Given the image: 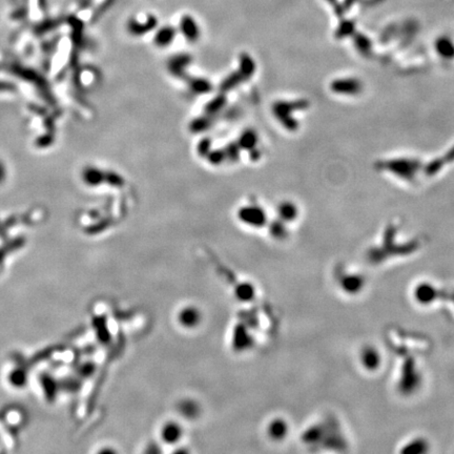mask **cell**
I'll use <instances>...</instances> for the list:
<instances>
[{"label":"cell","mask_w":454,"mask_h":454,"mask_svg":"<svg viewBox=\"0 0 454 454\" xmlns=\"http://www.w3.org/2000/svg\"><path fill=\"white\" fill-rule=\"evenodd\" d=\"M258 141H259V136L256 134V132L254 129L248 128L242 132V134L240 135L238 139V144L240 145L241 148L250 152L251 149L256 147Z\"/></svg>","instance_id":"7c38bea8"},{"label":"cell","mask_w":454,"mask_h":454,"mask_svg":"<svg viewBox=\"0 0 454 454\" xmlns=\"http://www.w3.org/2000/svg\"><path fill=\"white\" fill-rule=\"evenodd\" d=\"M302 107H304V102H301L299 104V103L279 101L273 105L272 112L274 116L277 117V119L280 120L282 125L288 131L292 132L299 127V124L298 121L291 117V114L293 113V111Z\"/></svg>","instance_id":"3957f363"},{"label":"cell","mask_w":454,"mask_h":454,"mask_svg":"<svg viewBox=\"0 0 454 454\" xmlns=\"http://www.w3.org/2000/svg\"><path fill=\"white\" fill-rule=\"evenodd\" d=\"M239 220L251 228H262L267 224V215L263 207L250 204L242 206L238 211Z\"/></svg>","instance_id":"7a4b0ae2"},{"label":"cell","mask_w":454,"mask_h":454,"mask_svg":"<svg viewBox=\"0 0 454 454\" xmlns=\"http://www.w3.org/2000/svg\"><path fill=\"white\" fill-rule=\"evenodd\" d=\"M185 436V430L180 422L176 420H169L161 424L159 437L160 441L164 445L175 447L179 444Z\"/></svg>","instance_id":"277c9868"},{"label":"cell","mask_w":454,"mask_h":454,"mask_svg":"<svg viewBox=\"0 0 454 454\" xmlns=\"http://www.w3.org/2000/svg\"><path fill=\"white\" fill-rule=\"evenodd\" d=\"M203 321V313L196 305H184L176 312V322L178 326L185 330L198 328Z\"/></svg>","instance_id":"6da1fadb"},{"label":"cell","mask_w":454,"mask_h":454,"mask_svg":"<svg viewBox=\"0 0 454 454\" xmlns=\"http://www.w3.org/2000/svg\"><path fill=\"white\" fill-rule=\"evenodd\" d=\"M209 115L207 117H199L196 118L194 120L190 123V129L193 133H201L206 131L210 126V119Z\"/></svg>","instance_id":"ffe728a7"},{"label":"cell","mask_w":454,"mask_h":454,"mask_svg":"<svg viewBox=\"0 0 454 454\" xmlns=\"http://www.w3.org/2000/svg\"><path fill=\"white\" fill-rule=\"evenodd\" d=\"M179 31L189 42H196L200 38V27L196 19L189 15H184L181 18Z\"/></svg>","instance_id":"ba28073f"},{"label":"cell","mask_w":454,"mask_h":454,"mask_svg":"<svg viewBox=\"0 0 454 454\" xmlns=\"http://www.w3.org/2000/svg\"><path fill=\"white\" fill-rule=\"evenodd\" d=\"M254 71H255V63L253 61V59L247 54H242L239 61V72L242 74L245 80H247L248 78H250L253 75Z\"/></svg>","instance_id":"4fadbf2b"},{"label":"cell","mask_w":454,"mask_h":454,"mask_svg":"<svg viewBox=\"0 0 454 454\" xmlns=\"http://www.w3.org/2000/svg\"><path fill=\"white\" fill-rule=\"evenodd\" d=\"M242 81H245L244 77L242 74L238 72H233L230 75H228L221 83V91L222 93H226L230 90H233L234 88L238 87Z\"/></svg>","instance_id":"9a60e30c"},{"label":"cell","mask_w":454,"mask_h":454,"mask_svg":"<svg viewBox=\"0 0 454 454\" xmlns=\"http://www.w3.org/2000/svg\"><path fill=\"white\" fill-rule=\"evenodd\" d=\"M277 213L280 220H282L285 223H289L298 218L299 209L293 202L283 201L278 205Z\"/></svg>","instance_id":"30bf717a"},{"label":"cell","mask_w":454,"mask_h":454,"mask_svg":"<svg viewBox=\"0 0 454 454\" xmlns=\"http://www.w3.org/2000/svg\"><path fill=\"white\" fill-rule=\"evenodd\" d=\"M223 149H224V153L226 156V161L236 162L240 158L242 148L240 147L238 142H231V143L227 144Z\"/></svg>","instance_id":"d6986e66"},{"label":"cell","mask_w":454,"mask_h":454,"mask_svg":"<svg viewBox=\"0 0 454 454\" xmlns=\"http://www.w3.org/2000/svg\"><path fill=\"white\" fill-rule=\"evenodd\" d=\"M189 88L194 94H207L211 91V83L204 78H192L189 80Z\"/></svg>","instance_id":"2e32d148"},{"label":"cell","mask_w":454,"mask_h":454,"mask_svg":"<svg viewBox=\"0 0 454 454\" xmlns=\"http://www.w3.org/2000/svg\"><path fill=\"white\" fill-rule=\"evenodd\" d=\"M285 222H283L282 220H277L273 221L270 223L268 229L270 232V235L272 236L273 239L275 240H283L287 236V228L285 227Z\"/></svg>","instance_id":"e0dca14e"},{"label":"cell","mask_w":454,"mask_h":454,"mask_svg":"<svg viewBox=\"0 0 454 454\" xmlns=\"http://www.w3.org/2000/svg\"><path fill=\"white\" fill-rule=\"evenodd\" d=\"M289 426L288 423L283 419H272L270 420L266 427L265 432L268 439L273 442H281L288 436Z\"/></svg>","instance_id":"8992f818"},{"label":"cell","mask_w":454,"mask_h":454,"mask_svg":"<svg viewBox=\"0 0 454 454\" xmlns=\"http://www.w3.org/2000/svg\"><path fill=\"white\" fill-rule=\"evenodd\" d=\"M176 37V30L171 27H163L155 35V44L159 48L170 46Z\"/></svg>","instance_id":"8fae6325"},{"label":"cell","mask_w":454,"mask_h":454,"mask_svg":"<svg viewBox=\"0 0 454 454\" xmlns=\"http://www.w3.org/2000/svg\"><path fill=\"white\" fill-rule=\"evenodd\" d=\"M437 52L444 58H454V44L448 37H442L436 44Z\"/></svg>","instance_id":"5bb4252c"},{"label":"cell","mask_w":454,"mask_h":454,"mask_svg":"<svg viewBox=\"0 0 454 454\" xmlns=\"http://www.w3.org/2000/svg\"><path fill=\"white\" fill-rule=\"evenodd\" d=\"M225 103H226V99H225V97H224L223 94L215 96L214 98H212V99L206 104L205 112L209 116L213 115L215 113L220 112L224 107Z\"/></svg>","instance_id":"ac0fdd59"},{"label":"cell","mask_w":454,"mask_h":454,"mask_svg":"<svg viewBox=\"0 0 454 454\" xmlns=\"http://www.w3.org/2000/svg\"><path fill=\"white\" fill-rule=\"evenodd\" d=\"M211 149H212V148H211V140H209L208 138H204V139H202V140L199 142L198 147H197V150H198V154H199L200 156H202V157H205V158H206V156L209 154V152H210Z\"/></svg>","instance_id":"7402d4cb"},{"label":"cell","mask_w":454,"mask_h":454,"mask_svg":"<svg viewBox=\"0 0 454 454\" xmlns=\"http://www.w3.org/2000/svg\"><path fill=\"white\" fill-rule=\"evenodd\" d=\"M190 61L191 58L188 55H176L169 59L167 70L174 77L183 78Z\"/></svg>","instance_id":"9c48e42d"},{"label":"cell","mask_w":454,"mask_h":454,"mask_svg":"<svg viewBox=\"0 0 454 454\" xmlns=\"http://www.w3.org/2000/svg\"><path fill=\"white\" fill-rule=\"evenodd\" d=\"M386 169L400 176L404 179H411L414 174L419 169V163L416 161L401 159L396 161H390L385 164Z\"/></svg>","instance_id":"5b68a950"},{"label":"cell","mask_w":454,"mask_h":454,"mask_svg":"<svg viewBox=\"0 0 454 454\" xmlns=\"http://www.w3.org/2000/svg\"><path fill=\"white\" fill-rule=\"evenodd\" d=\"M206 159L211 165H220L226 161V156L224 149H211L206 156Z\"/></svg>","instance_id":"44dd1931"},{"label":"cell","mask_w":454,"mask_h":454,"mask_svg":"<svg viewBox=\"0 0 454 454\" xmlns=\"http://www.w3.org/2000/svg\"><path fill=\"white\" fill-rule=\"evenodd\" d=\"M331 90L335 94L341 95H357L362 90V84L358 79L352 78H342L334 80L330 85Z\"/></svg>","instance_id":"52a82bcc"}]
</instances>
